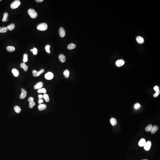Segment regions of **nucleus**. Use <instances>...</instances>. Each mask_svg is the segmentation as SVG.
Returning <instances> with one entry per match:
<instances>
[{
  "instance_id": "f257e3e1",
  "label": "nucleus",
  "mask_w": 160,
  "mask_h": 160,
  "mask_svg": "<svg viewBox=\"0 0 160 160\" xmlns=\"http://www.w3.org/2000/svg\"><path fill=\"white\" fill-rule=\"evenodd\" d=\"M143 83L142 73L136 69H123L116 73L110 80L112 88L124 92H133L138 91Z\"/></svg>"
},
{
  "instance_id": "f03ea898",
  "label": "nucleus",
  "mask_w": 160,
  "mask_h": 160,
  "mask_svg": "<svg viewBox=\"0 0 160 160\" xmlns=\"http://www.w3.org/2000/svg\"><path fill=\"white\" fill-rule=\"evenodd\" d=\"M84 39L92 51L99 55H105L112 49L110 37L100 27H87L84 31Z\"/></svg>"
},
{
  "instance_id": "7ed1b4c3",
  "label": "nucleus",
  "mask_w": 160,
  "mask_h": 160,
  "mask_svg": "<svg viewBox=\"0 0 160 160\" xmlns=\"http://www.w3.org/2000/svg\"><path fill=\"white\" fill-rule=\"evenodd\" d=\"M62 13V5L57 0H47L35 9L31 22L37 27H45L52 23Z\"/></svg>"
},
{
  "instance_id": "20e7f679",
  "label": "nucleus",
  "mask_w": 160,
  "mask_h": 160,
  "mask_svg": "<svg viewBox=\"0 0 160 160\" xmlns=\"http://www.w3.org/2000/svg\"><path fill=\"white\" fill-rule=\"evenodd\" d=\"M45 82V74L41 70H35L31 74L24 76L20 81L22 89L29 92L38 90Z\"/></svg>"
},
{
  "instance_id": "39448f33",
  "label": "nucleus",
  "mask_w": 160,
  "mask_h": 160,
  "mask_svg": "<svg viewBox=\"0 0 160 160\" xmlns=\"http://www.w3.org/2000/svg\"><path fill=\"white\" fill-rule=\"evenodd\" d=\"M20 149L24 154L28 156H37L42 154L45 149L46 145L43 141L37 138H25L20 142Z\"/></svg>"
},
{
  "instance_id": "423d86ee",
  "label": "nucleus",
  "mask_w": 160,
  "mask_h": 160,
  "mask_svg": "<svg viewBox=\"0 0 160 160\" xmlns=\"http://www.w3.org/2000/svg\"><path fill=\"white\" fill-rule=\"evenodd\" d=\"M22 87L17 80H6L0 82V98L11 99L20 96L22 92Z\"/></svg>"
},
{
  "instance_id": "0eeeda50",
  "label": "nucleus",
  "mask_w": 160,
  "mask_h": 160,
  "mask_svg": "<svg viewBox=\"0 0 160 160\" xmlns=\"http://www.w3.org/2000/svg\"><path fill=\"white\" fill-rule=\"evenodd\" d=\"M25 50V42L21 38H14L11 41L10 53L6 58V63L9 66H16L19 64L20 58L22 56Z\"/></svg>"
},
{
  "instance_id": "6e6552de",
  "label": "nucleus",
  "mask_w": 160,
  "mask_h": 160,
  "mask_svg": "<svg viewBox=\"0 0 160 160\" xmlns=\"http://www.w3.org/2000/svg\"><path fill=\"white\" fill-rule=\"evenodd\" d=\"M150 138L147 134H141L135 141V148L137 149L138 155L144 160H149L151 155L149 150Z\"/></svg>"
},
{
  "instance_id": "1a4fd4ad",
  "label": "nucleus",
  "mask_w": 160,
  "mask_h": 160,
  "mask_svg": "<svg viewBox=\"0 0 160 160\" xmlns=\"http://www.w3.org/2000/svg\"><path fill=\"white\" fill-rule=\"evenodd\" d=\"M97 157L99 160H112L113 150L109 144L102 142L100 147H98Z\"/></svg>"
},
{
  "instance_id": "9d476101",
  "label": "nucleus",
  "mask_w": 160,
  "mask_h": 160,
  "mask_svg": "<svg viewBox=\"0 0 160 160\" xmlns=\"http://www.w3.org/2000/svg\"><path fill=\"white\" fill-rule=\"evenodd\" d=\"M107 3L109 6H114V7H119V6H127L128 4L131 3L130 0H108Z\"/></svg>"
},
{
  "instance_id": "9b49d317",
  "label": "nucleus",
  "mask_w": 160,
  "mask_h": 160,
  "mask_svg": "<svg viewBox=\"0 0 160 160\" xmlns=\"http://www.w3.org/2000/svg\"><path fill=\"white\" fill-rule=\"evenodd\" d=\"M98 152V147H94L91 149V153L92 155H97Z\"/></svg>"
},
{
  "instance_id": "f8f14e48",
  "label": "nucleus",
  "mask_w": 160,
  "mask_h": 160,
  "mask_svg": "<svg viewBox=\"0 0 160 160\" xmlns=\"http://www.w3.org/2000/svg\"><path fill=\"white\" fill-rule=\"evenodd\" d=\"M24 62H25V58L23 57V56H22V57L20 58V61H19V64H22V63H24Z\"/></svg>"
},
{
  "instance_id": "ddd939ff",
  "label": "nucleus",
  "mask_w": 160,
  "mask_h": 160,
  "mask_svg": "<svg viewBox=\"0 0 160 160\" xmlns=\"http://www.w3.org/2000/svg\"><path fill=\"white\" fill-rule=\"evenodd\" d=\"M2 3H4V0H0V4H2Z\"/></svg>"
}]
</instances>
